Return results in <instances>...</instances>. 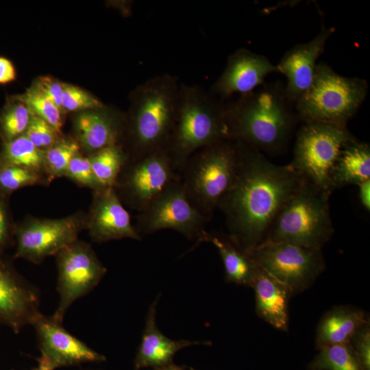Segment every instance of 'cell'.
Returning <instances> with one entry per match:
<instances>
[{
  "label": "cell",
  "mask_w": 370,
  "mask_h": 370,
  "mask_svg": "<svg viewBox=\"0 0 370 370\" xmlns=\"http://www.w3.org/2000/svg\"><path fill=\"white\" fill-rule=\"evenodd\" d=\"M238 164L234 181L219 202L228 236L251 254L264 241L278 213L302 180L291 166L270 162L262 152L235 142Z\"/></svg>",
  "instance_id": "cell-1"
},
{
  "label": "cell",
  "mask_w": 370,
  "mask_h": 370,
  "mask_svg": "<svg viewBox=\"0 0 370 370\" xmlns=\"http://www.w3.org/2000/svg\"><path fill=\"white\" fill-rule=\"evenodd\" d=\"M225 117L229 140L271 155L285 151L299 121L279 81L225 103Z\"/></svg>",
  "instance_id": "cell-2"
},
{
  "label": "cell",
  "mask_w": 370,
  "mask_h": 370,
  "mask_svg": "<svg viewBox=\"0 0 370 370\" xmlns=\"http://www.w3.org/2000/svg\"><path fill=\"white\" fill-rule=\"evenodd\" d=\"M178 78L169 73L155 75L139 85L131 106L123 140L129 159L166 148L173 125L180 88Z\"/></svg>",
  "instance_id": "cell-3"
},
{
  "label": "cell",
  "mask_w": 370,
  "mask_h": 370,
  "mask_svg": "<svg viewBox=\"0 0 370 370\" xmlns=\"http://www.w3.org/2000/svg\"><path fill=\"white\" fill-rule=\"evenodd\" d=\"M225 111L224 101L209 90L180 83L175 117L166 145L172 164L180 174L195 152L229 140Z\"/></svg>",
  "instance_id": "cell-4"
},
{
  "label": "cell",
  "mask_w": 370,
  "mask_h": 370,
  "mask_svg": "<svg viewBox=\"0 0 370 370\" xmlns=\"http://www.w3.org/2000/svg\"><path fill=\"white\" fill-rule=\"evenodd\" d=\"M331 193L302 177L278 213L266 240L322 250L334 232L330 214Z\"/></svg>",
  "instance_id": "cell-5"
},
{
  "label": "cell",
  "mask_w": 370,
  "mask_h": 370,
  "mask_svg": "<svg viewBox=\"0 0 370 370\" xmlns=\"http://www.w3.org/2000/svg\"><path fill=\"white\" fill-rule=\"evenodd\" d=\"M367 80L343 76L325 62L317 64L314 81L295 104L299 121L347 125L367 96Z\"/></svg>",
  "instance_id": "cell-6"
},
{
  "label": "cell",
  "mask_w": 370,
  "mask_h": 370,
  "mask_svg": "<svg viewBox=\"0 0 370 370\" xmlns=\"http://www.w3.org/2000/svg\"><path fill=\"white\" fill-rule=\"evenodd\" d=\"M237 164L235 142L224 140L195 152L180 172L189 200L210 219L234 181Z\"/></svg>",
  "instance_id": "cell-7"
},
{
  "label": "cell",
  "mask_w": 370,
  "mask_h": 370,
  "mask_svg": "<svg viewBox=\"0 0 370 370\" xmlns=\"http://www.w3.org/2000/svg\"><path fill=\"white\" fill-rule=\"evenodd\" d=\"M356 138L347 125L304 123L297 133L290 166L304 179L328 190L332 169L343 147Z\"/></svg>",
  "instance_id": "cell-8"
},
{
  "label": "cell",
  "mask_w": 370,
  "mask_h": 370,
  "mask_svg": "<svg viewBox=\"0 0 370 370\" xmlns=\"http://www.w3.org/2000/svg\"><path fill=\"white\" fill-rule=\"evenodd\" d=\"M250 255L260 267L284 284L293 295L310 287L325 267L321 249L286 242L266 240Z\"/></svg>",
  "instance_id": "cell-9"
},
{
  "label": "cell",
  "mask_w": 370,
  "mask_h": 370,
  "mask_svg": "<svg viewBox=\"0 0 370 370\" xmlns=\"http://www.w3.org/2000/svg\"><path fill=\"white\" fill-rule=\"evenodd\" d=\"M210 219L190 202L180 177L169 184L138 213L135 227L140 235L169 229L199 241Z\"/></svg>",
  "instance_id": "cell-10"
},
{
  "label": "cell",
  "mask_w": 370,
  "mask_h": 370,
  "mask_svg": "<svg viewBox=\"0 0 370 370\" xmlns=\"http://www.w3.org/2000/svg\"><path fill=\"white\" fill-rule=\"evenodd\" d=\"M180 177L165 147L129 159L113 188L122 202L139 213L169 184Z\"/></svg>",
  "instance_id": "cell-11"
},
{
  "label": "cell",
  "mask_w": 370,
  "mask_h": 370,
  "mask_svg": "<svg viewBox=\"0 0 370 370\" xmlns=\"http://www.w3.org/2000/svg\"><path fill=\"white\" fill-rule=\"evenodd\" d=\"M86 227V214L81 212L60 219L27 217L14 225V257L39 264L77 240Z\"/></svg>",
  "instance_id": "cell-12"
},
{
  "label": "cell",
  "mask_w": 370,
  "mask_h": 370,
  "mask_svg": "<svg viewBox=\"0 0 370 370\" xmlns=\"http://www.w3.org/2000/svg\"><path fill=\"white\" fill-rule=\"evenodd\" d=\"M56 256L60 301L52 318L62 323L71 305L96 286L107 269L90 245L78 239Z\"/></svg>",
  "instance_id": "cell-13"
},
{
  "label": "cell",
  "mask_w": 370,
  "mask_h": 370,
  "mask_svg": "<svg viewBox=\"0 0 370 370\" xmlns=\"http://www.w3.org/2000/svg\"><path fill=\"white\" fill-rule=\"evenodd\" d=\"M36 290L0 255V323L18 333L41 314Z\"/></svg>",
  "instance_id": "cell-14"
},
{
  "label": "cell",
  "mask_w": 370,
  "mask_h": 370,
  "mask_svg": "<svg viewBox=\"0 0 370 370\" xmlns=\"http://www.w3.org/2000/svg\"><path fill=\"white\" fill-rule=\"evenodd\" d=\"M272 73H278L277 66L267 57L241 48L230 55L225 69L209 91L223 101L236 93L243 95L264 84L265 77Z\"/></svg>",
  "instance_id": "cell-15"
},
{
  "label": "cell",
  "mask_w": 370,
  "mask_h": 370,
  "mask_svg": "<svg viewBox=\"0 0 370 370\" xmlns=\"http://www.w3.org/2000/svg\"><path fill=\"white\" fill-rule=\"evenodd\" d=\"M86 229L92 239L98 243L125 238L141 239L113 187L93 191L89 212L86 214Z\"/></svg>",
  "instance_id": "cell-16"
},
{
  "label": "cell",
  "mask_w": 370,
  "mask_h": 370,
  "mask_svg": "<svg viewBox=\"0 0 370 370\" xmlns=\"http://www.w3.org/2000/svg\"><path fill=\"white\" fill-rule=\"evenodd\" d=\"M334 27L322 26L319 33L310 41L298 44L286 51L278 64V73L287 79L284 85L288 99L294 104L309 89L315 76L317 60L323 53Z\"/></svg>",
  "instance_id": "cell-17"
},
{
  "label": "cell",
  "mask_w": 370,
  "mask_h": 370,
  "mask_svg": "<svg viewBox=\"0 0 370 370\" xmlns=\"http://www.w3.org/2000/svg\"><path fill=\"white\" fill-rule=\"evenodd\" d=\"M36 331L41 356L56 369L87 362H102L104 356L90 349L68 332L62 323L41 314L32 324Z\"/></svg>",
  "instance_id": "cell-18"
},
{
  "label": "cell",
  "mask_w": 370,
  "mask_h": 370,
  "mask_svg": "<svg viewBox=\"0 0 370 370\" xmlns=\"http://www.w3.org/2000/svg\"><path fill=\"white\" fill-rule=\"evenodd\" d=\"M125 119L105 107L79 112L73 120L75 140L89 155L103 148L121 144Z\"/></svg>",
  "instance_id": "cell-19"
},
{
  "label": "cell",
  "mask_w": 370,
  "mask_h": 370,
  "mask_svg": "<svg viewBox=\"0 0 370 370\" xmlns=\"http://www.w3.org/2000/svg\"><path fill=\"white\" fill-rule=\"evenodd\" d=\"M251 287L255 291L257 314L274 328H288V304L292 291L284 284L259 267Z\"/></svg>",
  "instance_id": "cell-20"
},
{
  "label": "cell",
  "mask_w": 370,
  "mask_h": 370,
  "mask_svg": "<svg viewBox=\"0 0 370 370\" xmlns=\"http://www.w3.org/2000/svg\"><path fill=\"white\" fill-rule=\"evenodd\" d=\"M156 300L150 306L145 323L142 341L134 359L135 369L158 368L173 363V356L180 349L208 342L187 340L173 341L165 336L156 324Z\"/></svg>",
  "instance_id": "cell-21"
},
{
  "label": "cell",
  "mask_w": 370,
  "mask_h": 370,
  "mask_svg": "<svg viewBox=\"0 0 370 370\" xmlns=\"http://www.w3.org/2000/svg\"><path fill=\"white\" fill-rule=\"evenodd\" d=\"M369 318L362 309L352 306H336L321 318L317 328L315 347L349 343L357 330Z\"/></svg>",
  "instance_id": "cell-22"
},
{
  "label": "cell",
  "mask_w": 370,
  "mask_h": 370,
  "mask_svg": "<svg viewBox=\"0 0 370 370\" xmlns=\"http://www.w3.org/2000/svg\"><path fill=\"white\" fill-rule=\"evenodd\" d=\"M199 241L211 243L217 249L227 282L251 286L259 266L252 256L237 246L228 235L210 234L206 231Z\"/></svg>",
  "instance_id": "cell-23"
},
{
  "label": "cell",
  "mask_w": 370,
  "mask_h": 370,
  "mask_svg": "<svg viewBox=\"0 0 370 370\" xmlns=\"http://www.w3.org/2000/svg\"><path fill=\"white\" fill-rule=\"evenodd\" d=\"M370 180V146L357 140L341 149L330 173V189L332 192L348 185L358 186Z\"/></svg>",
  "instance_id": "cell-24"
},
{
  "label": "cell",
  "mask_w": 370,
  "mask_h": 370,
  "mask_svg": "<svg viewBox=\"0 0 370 370\" xmlns=\"http://www.w3.org/2000/svg\"><path fill=\"white\" fill-rule=\"evenodd\" d=\"M44 154V151L37 148L23 134L10 141L2 143L0 166H21L45 175Z\"/></svg>",
  "instance_id": "cell-25"
},
{
  "label": "cell",
  "mask_w": 370,
  "mask_h": 370,
  "mask_svg": "<svg viewBox=\"0 0 370 370\" xmlns=\"http://www.w3.org/2000/svg\"><path fill=\"white\" fill-rule=\"evenodd\" d=\"M92 171L105 187H113L129 160V156L121 144L103 148L88 156Z\"/></svg>",
  "instance_id": "cell-26"
},
{
  "label": "cell",
  "mask_w": 370,
  "mask_h": 370,
  "mask_svg": "<svg viewBox=\"0 0 370 370\" xmlns=\"http://www.w3.org/2000/svg\"><path fill=\"white\" fill-rule=\"evenodd\" d=\"M308 368L310 370H364L350 343L319 349Z\"/></svg>",
  "instance_id": "cell-27"
},
{
  "label": "cell",
  "mask_w": 370,
  "mask_h": 370,
  "mask_svg": "<svg viewBox=\"0 0 370 370\" xmlns=\"http://www.w3.org/2000/svg\"><path fill=\"white\" fill-rule=\"evenodd\" d=\"M32 113L27 106L12 97L0 112V136L2 143L10 141L25 134Z\"/></svg>",
  "instance_id": "cell-28"
},
{
  "label": "cell",
  "mask_w": 370,
  "mask_h": 370,
  "mask_svg": "<svg viewBox=\"0 0 370 370\" xmlns=\"http://www.w3.org/2000/svg\"><path fill=\"white\" fill-rule=\"evenodd\" d=\"M81 147L72 138H62L45 151V175L48 180L65 177L71 159L80 153Z\"/></svg>",
  "instance_id": "cell-29"
},
{
  "label": "cell",
  "mask_w": 370,
  "mask_h": 370,
  "mask_svg": "<svg viewBox=\"0 0 370 370\" xmlns=\"http://www.w3.org/2000/svg\"><path fill=\"white\" fill-rule=\"evenodd\" d=\"M45 175L12 165L0 166V194L8 197L23 187L47 184Z\"/></svg>",
  "instance_id": "cell-30"
},
{
  "label": "cell",
  "mask_w": 370,
  "mask_h": 370,
  "mask_svg": "<svg viewBox=\"0 0 370 370\" xmlns=\"http://www.w3.org/2000/svg\"><path fill=\"white\" fill-rule=\"evenodd\" d=\"M16 97L27 106L32 114L43 119L61 134L62 112L50 100L33 86L22 95Z\"/></svg>",
  "instance_id": "cell-31"
},
{
  "label": "cell",
  "mask_w": 370,
  "mask_h": 370,
  "mask_svg": "<svg viewBox=\"0 0 370 370\" xmlns=\"http://www.w3.org/2000/svg\"><path fill=\"white\" fill-rule=\"evenodd\" d=\"M63 85L62 109L64 111L82 112L99 110L106 107L99 99L81 88L68 84H63Z\"/></svg>",
  "instance_id": "cell-32"
},
{
  "label": "cell",
  "mask_w": 370,
  "mask_h": 370,
  "mask_svg": "<svg viewBox=\"0 0 370 370\" xmlns=\"http://www.w3.org/2000/svg\"><path fill=\"white\" fill-rule=\"evenodd\" d=\"M65 177L79 186L97 191L105 187L96 177L88 156L79 153L70 161Z\"/></svg>",
  "instance_id": "cell-33"
},
{
  "label": "cell",
  "mask_w": 370,
  "mask_h": 370,
  "mask_svg": "<svg viewBox=\"0 0 370 370\" xmlns=\"http://www.w3.org/2000/svg\"><path fill=\"white\" fill-rule=\"evenodd\" d=\"M25 135L38 149L46 151L61 137L51 125L32 114Z\"/></svg>",
  "instance_id": "cell-34"
},
{
  "label": "cell",
  "mask_w": 370,
  "mask_h": 370,
  "mask_svg": "<svg viewBox=\"0 0 370 370\" xmlns=\"http://www.w3.org/2000/svg\"><path fill=\"white\" fill-rule=\"evenodd\" d=\"M352 345L362 369L370 370V319L357 330L350 340Z\"/></svg>",
  "instance_id": "cell-35"
},
{
  "label": "cell",
  "mask_w": 370,
  "mask_h": 370,
  "mask_svg": "<svg viewBox=\"0 0 370 370\" xmlns=\"http://www.w3.org/2000/svg\"><path fill=\"white\" fill-rule=\"evenodd\" d=\"M39 92L50 100L62 112L64 96V85L56 79L48 76H42L35 81L32 86Z\"/></svg>",
  "instance_id": "cell-36"
},
{
  "label": "cell",
  "mask_w": 370,
  "mask_h": 370,
  "mask_svg": "<svg viewBox=\"0 0 370 370\" xmlns=\"http://www.w3.org/2000/svg\"><path fill=\"white\" fill-rule=\"evenodd\" d=\"M5 196L0 194V255L8 247L14 237V227L11 222Z\"/></svg>",
  "instance_id": "cell-37"
},
{
  "label": "cell",
  "mask_w": 370,
  "mask_h": 370,
  "mask_svg": "<svg viewBox=\"0 0 370 370\" xmlns=\"http://www.w3.org/2000/svg\"><path fill=\"white\" fill-rule=\"evenodd\" d=\"M16 78V71L12 62L6 57L0 56V85L14 82Z\"/></svg>",
  "instance_id": "cell-38"
},
{
  "label": "cell",
  "mask_w": 370,
  "mask_h": 370,
  "mask_svg": "<svg viewBox=\"0 0 370 370\" xmlns=\"http://www.w3.org/2000/svg\"><path fill=\"white\" fill-rule=\"evenodd\" d=\"M358 199L361 206L366 211L370 210V180L364 181L358 185Z\"/></svg>",
  "instance_id": "cell-39"
},
{
  "label": "cell",
  "mask_w": 370,
  "mask_h": 370,
  "mask_svg": "<svg viewBox=\"0 0 370 370\" xmlns=\"http://www.w3.org/2000/svg\"><path fill=\"white\" fill-rule=\"evenodd\" d=\"M38 365L33 370H53L54 368L49 362L42 356L38 358Z\"/></svg>",
  "instance_id": "cell-40"
},
{
  "label": "cell",
  "mask_w": 370,
  "mask_h": 370,
  "mask_svg": "<svg viewBox=\"0 0 370 370\" xmlns=\"http://www.w3.org/2000/svg\"><path fill=\"white\" fill-rule=\"evenodd\" d=\"M184 366H179L173 363L169 365L154 368L151 370H184Z\"/></svg>",
  "instance_id": "cell-41"
},
{
  "label": "cell",
  "mask_w": 370,
  "mask_h": 370,
  "mask_svg": "<svg viewBox=\"0 0 370 370\" xmlns=\"http://www.w3.org/2000/svg\"><path fill=\"white\" fill-rule=\"evenodd\" d=\"M189 369H190V370H196V369H195L193 368V367H190Z\"/></svg>",
  "instance_id": "cell-42"
}]
</instances>
